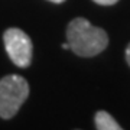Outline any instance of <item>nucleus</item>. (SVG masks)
I'll return each mask as SVG.
<instances>
[{"instance_id": "f257e3e1", "label": "nucleus", "mask_w": 130, "mask_h": 130, "mask_svg": "<svg viewBox=\"0 0 130 130\" xmlns=\"http://www.w3.org/2000/svg\"><path fill=\"white\" fill-rule=\"evenodd\" d=\"M67 42L77 55L94 56L107 48L108 36L106 30L93 26L87 19L77 18L67 28Z\"/></svg>"}, {"instance_id": "f03ea898", "label": "nucleus", "mask_w": 130, "mask_h": 130, "mask_svg": "<svg viewBox=\"0 0 130 130\" xmlns=\"http://www.w3.org/2000/svg\"><path fill=\"white\" fill-rule=\"evenodd\" d=\"M29 95V84L20 75H7L0 79V117L12 119Z\"/></svg>"}, {"instance_id": "7ed1b4c3", "label": "nucleus", "mask_w": 130, "mask_h": 130, "mask_svg": "<svg viewBox=\"0 0 130 130\" xmlns=\"http://www.w3.org/2000/svg\"><path fill=\"white\" fill-rule=\"evenodd\" d=\"M3 42L9 58L14 65L26 68L30 65L33 54V45L30 38L18 28L7 29L3 35Z\"/></svg>"}, {"instance_id": "20e7f679", "label": "nucleus", "mask_w": 130, "mask_h": 130, "mask_svg": "<svg viewBox=\"0 0 130 130\" xmlns=\"http://www.w3.org/2000/svg\"><path fill=\"white\" fill-rule=\"evenodd\" d=\"M94 121H95L97 130H123L120 124L114 120V117L107 111H98L95 114Z\"/></svg>"}, {"instance_id": "39448f33", "label": "nucleus", "mask_w": 130, "mask_h": 130, "mask_svg": "<svg viewBox=\"0 0 130 130\" xmlns=\"http://www.w3.org/2000/svg\"><path fill=\"white\" fill-rule=\"evenodd\" d=\"M93 2L98 3V5H103V6H110V5H114V3H117L119 0H93Z\"/></svg>"}, {"instance_id": "423d86ee", "label": "nucleus", "mask_w": 130, "mask_h": 130, "mask_svg": "<svg viewBox=\"0 0 130 130\" xmlns=\"http://www.w3.org/2000/svg\"><path fill=\"white\" fill-rule=\"evenodd\" d=\"M126 61L130 65V43H129V46H127V49H126Z\"/></svg>"}, {"instance_id": "0eeeda50", "label": "nucleus", "mask_w": 130, "mask_h": 130, "mask_svg": "<svg viewBox=\"0 0 130 130\" xmlns=\"http://www.w3.org/2000/svg\"><path fill=\"white\" fill-rule=\"evenodd\" d=\"M62 48H64V49H70V45H68V42H65L64 45H62Z\"/></svg>"}, {"instance_id": "6e6552de", "label": "nucleus", "mask_w": 130, "mask_h": 130, "mask_svg": "<svg viewBox=\"0 0 130 130\" xmlns=\"http://www.w3.org/2000/svg\"><path fill=\"white\" fill-rule=\"evenodd\" d=\"M49 2H54V3H62V2H65V0H49Z\"/></svg>"}]
</instances>
